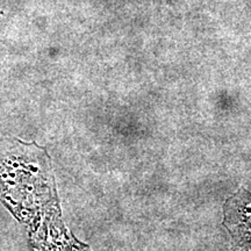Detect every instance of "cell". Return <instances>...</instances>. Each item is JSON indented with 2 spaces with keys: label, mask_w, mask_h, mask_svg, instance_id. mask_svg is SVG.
I'll return each mask as SVG.
<instances>
[{
  "label": "cell",
  "mask_w": 251,
  "mask_h": 251,
  "mask_svg": "<svg viewBox=\"0 0 251 251\" xmlns=\"http://www.w3.org/2000/svg\"><path fill=\"white\" fill-rule=\"evenodd\" d=\"M225 225L236 243L251 242V194L241 190L226 205Z\"/></svg>",
  "instance_id": "cell-1"
}]
</instances>
